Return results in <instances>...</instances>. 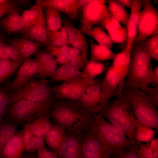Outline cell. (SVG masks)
<instances>
[{
  "label": "cell",
  "mask_w": 158,
  "mask_h": 158,
  "mask_svg": "<svg viewBox=\"0 0 158 158\" xmlns=\"http://www.w3.org/2000/svg\"><path fill=\"white\" fill-rule=\"evenodd\" d=\"M82 71L71 65L66 63L58 67L50 77L51 82H65L82 78Z\"/></svg>",
  "instance_id": "cell-25"
},
{
  "label": "cell",
  "mask_w": 158,
  "mask_h": 158,
  "mask_svg": "<svg viewBox=\"0 0 158 158\" xmlns=\"http://www.w3.org/2000/svg\"><path fill=\"white\" fill-rule=\"evenodd\" d=\"M91 60L99 62L113 59L116 54L110 48L99 44L90 43Z\"/></svg>",
  "instance_id": "cell-31"
},
{
  "label": "cell",
  "mask_w": 158,
  "mask_h": 158,
  "mask_svg": "<svg viewBox=\"0 0 158 158\" xmlns=\"http://www.w3.org/2000/svg\"><path fill=\"white\" fill-rule=\"evenodd\" d=\"M44 140L42 138L34 135L30 142L24 147V150L28 152L37 151L45 145Z\"/></svg>",
  "instance_id": "cell-45"
},
{
  "label": "cell",
  "mask_w": 158,
  "mask_h": 158,
  "mask_svg": "<svg viewBox=\"0 0 158 158\" xmlns=\"http://www.w3.org/2000/svg\"><path fill=\"white\" fill-rule=\"evenodd\" d=\"M56 100L54 96L39 102L20 101L8 107L3 120L19 125L23 122L28 124L50 113Z\"/></svg>",
  "instance_id": "cell-4"
},
{
  "label": "cell",
  "mask_w": 158,
  "mask_h": 158,
  "mask_svg": "<svg viewBox=\"0 0 158 158\" xmlns=\"http://www.w3.org/2000/svg\"><path fill=\"white\" fill-rule=\"evenodd\" d=\"M40 8V7L35 5L30 9L22 11L21 16L25 24L23 33V36L28 33L36 22L39 14Z\"/></svg>",
  "instance_id": "cell-36"
},
{
  "label": "cell",
  "mask_w": 158,
  "mask_h": 158,
  "mask_svg": "<svg viewBox=\"0 0 158 158\" xmlns=\"http://www.w3.org/2000/svg\"><path fill=\"white\" fill-rule=\"evenodd\" d=\"M152 158H158V150L153 152Z\"/></svg>",
  "instance_id": "cell-57"
},
{
  "label": "cell",
  "mask_w": 158,
  "mask_h": 158,
  "mask_svg": "<svg viewBox=\"0 0 158 158\" xmlns=\"http://www.w3.org/2000/svg\"><path fill=\"white\" fill-rule=\"evenodd\" d=\"M23 37L39 42L46 47L49 45L45 18L42 8L40 7L39 15L35 23Z\"/></svg>",
  "instance_id": "cell-20"
},
{
  "label": "cell",
  "mask_w": 158,
  "mask_h": 158,
  "mask_svg": "<svg viewBox=\"0 0 158 158\" xmlns=\"http://www.w3.org/2000/svg\"><path fill=\"white\" fill-rule=\"evenodd\" d=\"M22 131L23 141L24 147L30 142L34 135L27 124L22 130Z\"/></svg>",
  "instance_id": "cell-50"
},
{
  "label": "cell",
  "mask_w": 158,
  "mask_h": 158,
  "mask_svg": "<svg viewBox=\"0 0 158 158\" xmlns=\"http://www.w3.org/2000/svg\"><path fill=\"white\" fill-rule=\"evenodd\" d=\"M95 80L81 78L62 82L53 87L54 95L56 100L77 101Z\"/></svg>",
  "instance_id": "cell-9"
},
{
  "label": "cell",
  "mask_w": 158,
  "mask_h": 158,
  "mask_svg": "<svg viewBox=\"0 0 158 158\" xmlns=\"http://www.w3.org/2000/svg\"><path fill=\"white\" fill-rule=\"evenodd\" d=\"M66 135V132L63 129L53 124L45 138L46 143L52 151L58 154Z\"/></svg>",
  "instance_id": "cell-27"
},
{
  "label": "cell",
  "mask_w": 158,
  "mask_h": 158,
  "mask_svg": "<svg viewBox=\"0 0 158 158\" xmlns=\"http://www.w3.org/2000/svg\"><path fill=\"white\" fill-rule=\"evenodd\" d=\"M93 131L102 142L111 157L131 149L133 145L123 133L108 123L101 115L94 114Z\"/></svg>",
  "instance_id": "cell-5"
},
{
  "label": "cell",
  "mask_w": 158,
  "mask_h": 158,
  "mask_svg": "<svg viewBox=\"0 0 158 158\" xmlns=\"http://www.w3.org/2000/svg\"><path fill=\"white\" fill-rule=\"evenodd\" d=\"M117 1L123 6H126L130 8L132 4V0H117Z\"/></svg>",
  "instance_id": "cell-53"
},
{
  "label": "cell",
  "mask_w": 158,
  "mask_h": 158,
  "mask_svg": "<svg viewBox=\"0 0 158 158\" xmlns=\"http://www.w3.org/2000/svg\"><path fill=\"white\" fill-rule=\"evenodd\" d=\"M107 1L109 9L111 14L126 28L130 15L126 11L123 6L117 1L110 0Z\"/></svg>",
  "instance_id": "cell-33"
},
{
  "label": "cell",
  "mask_w": 158,
  "mask_h": 158,
  "mask_svg": "<svg viewBox=\"0 0 158 158\" xmlns=\"http://www.w3.org/2000/svg\"><path fill=\"white\" fill-rule=\"evenodd\" d=\"M50 114L54 124L66 132L84 135L93 130L94 114L88 111L77 101L56 100Z\"/></svg>",
  "instance_id": "cell-1"
},
{
  "label": "cell",
  "mask_w": 158,
  "mask_h": 158,
  "mask_svg": "<svg viewBox=\"0 0 158 158\" xmlns=\"http://www.w3.org/2000/svg\"><path fill=\"white\" fill-rule=\"evenodd\" d=\"M90 0H79V9L83 8L90 1Z\"/></svg>",
  "instance_id": "cell-55"
},
{
  "label": "cell",
  "mask_w": 158,
  "mask_h": 158,
  "mask_svg": "<svg viewBox=\"0 0 158 158\" xmlns=\"http://www.w3.org/2000/svg\"><path fill=\"white\" fill-rule=\"evenodd\" d=\"M105 2L104 0H90L82 8L81 28H88L100 24L104 20L111 15Z\"/></svg>",
  "instance_id": "cell-10"
},
{
  "label": "cell",
  "mask_w": 158,
  "mask_h": 158,
  "mask_svg": "<svg viewBox=\"0 0 158 158\" xmlns=\"http://www.w3.org/2000/svg\"><path fill=\"white\" fill-rule=\"evenodd\" d=\"M24 147L22 130L16 133L9 140L2 151V158H21Z\"/></svg>",
  "instance_id": "cell-24"
},
{
  "label": "cell",
  "mask_w": 158,
  "mask_h": 158,
  "mask_svg": "<svg viewBox=\"0 0 158 158\" xmlns=\"http://www.w3.org/2000/svg\"><path fill=\"white\" fill-rule=\"evenodd\" d=\"M101 26L107 31L113 43H121L126 40L127 30L111 15L104 20Z\"/></svg>",
  "instance_id": "cell-19"
},
{
  "label": "cell",
  "mask_w": 158,
  "mask_h": 158,
  "mask_svg": "<svg viewBox=\"0 0 158 158\" xmlns=\"http://www.w3.org/2000/svg\"><path fill=\"white\" fill-rule=\"evenodd\" d=\"M20 13V10L15 0H7L0 4V18L9 14Z\"/></svg>",
  "instance_id": "cell-44"
},
{
  "label": "cell",
  "mask_w": 158,
  "mask_h": 158,
  "mask_svg": "<svg viewBox=\"0 0 158 158\" xmlns=\"http://www.w3.org/2000/svg\"><path fill=\"white\" fill-rule=\"evenodd\" d=\"M136 118L141 123L153 129H158L157 108L139 88L124 87Z\"/></svg>",
  "instance_id": "cell-6"
},
{
  "label": "cell",
  "mask_w": 158,
  "mask_h": 158,
  "mask_svg": "<svg viewBox=\"0 0 158 158\" xmlns=\"http://www.w3.org/2000/svg\"><path fill=\"white\" fill-rule=\"evenodd\" d=\"M15 1L17 4L25 5L29 4V1L28 0H15Z\"/></svg>",
  "instance_id": "cell-56"
},
{
  "label": "cell",
  "mask_w": 158,
  "mask_h": 158,
  "mask_svg": "<svg viewBox=\"0 0 158 158\" xmlns=\"http://www.w3.org/2000/svg\"><path fill=\"white\" fill-rule=\"evenodd\" d=\"M131 51L125 48L116 55L113 59L111 66L118 73L121 80L115 93L116 97L120 95L124 89V83L131 63Z\"/></svg>",
  "instance_id": "cell-15"
},
{
  "label": "cell",
  "mask_w": 158,
  "mask_h": 158,
  "mask_svg": "<svg viewBox=\"0 0 158 158\" xmlns=\"http://www.w3.org/2000/svg\"><path fill=\"white\" fill-rule=\"evenodd\" d=\"M143 9L139 14L138 33L135 43L144 44L148 37L158 34V13L150 0H141Z\"/></svg>",
  "instance_id": "cell-8"
},
{
  "label": "cell",
  "mask_w": 158,
  "mask_h": 158,
  "mask_svg": "<svg viewBox=\"0 0 158 158\" xmlns=\"http://www.w3.org/2000/svg\"><path fill=\"white\" fill-rule=\"evenodd\" d=\"M49 45L59 46L70 44L66 24L53 33L48 39Z\"/></svg>",
  "instance_id": "cell-39"
},
{
  "label": "cell",
  "mask_w": 158,
  "mask_h": 158,
  "mask_svg": "<svg viewBox=\"0 0 158 158\" xmlns=\"http://www.w3.org/2000/svg\"><path fill=\"white\" fill-rule=\"evenodd\" d=\"M66 138L59 151L58 158H82L84 135L66 132Z\"/></svg>",
  "instance_id": "cell-14"
},
{
  "label": "cell",
  "mask_w": 158,
  "mask_h": 158,
  "mask_svg": "<svg viewBox=\"0 0 158 158\" xmlns=\"http://www.w3.org/2000/svg\"><path fill=\"white\" fill-rule=\"evenodd\" d=\"M143 92L146 95L158 108V86L152 87H147Z\"/></svg>",
  "instance_id": "cell-46"
},
{
  "label": "cell",
  "mask_w": 158,
  "mask_h": 158,
  "mask_svg": "<svg viewBox=\"0 0 158 158\" xmlns=\"http://www.w3.org/2000/svg\"><path fill=\"white\" fill-rule=\"evenodd\" d=\"M144 46L151 59L158 61V35L146 39Z\"/></svg>",
  "instance_id": "cell-42"
},
{
  "label": "cell",
  "mask_w": 158,
  "mask_h": 158,
  "mask_svg": "<svg viewBox=\"0 0 158 158\" xmlns=\"http://www.w3.org/2000/svg\"><path fill=\"white\" fill-rule=\"evenodd\" d=\"M5 39L4 35L0 31V53L3 46L5 44Z\"/></svg>",
  "instance_id": "cell-54"
},
{
  "label": "cell",
  "mask_w": 158,
  "mask_h": 158,
  "mask_svg": "<svg viewBox=\"0 0 158 158\" xmlns=\"http://www.w3.org/2000/svg\"><path fill=\"white\" fill-rule=\"evenodd\" d=\"M9 44L16 49L23 59H26L34 55L43 44L25 37L10 39Z\"/></svg>",
  "instance_id": "cell-21"
},
{
  "label": "cell",
  "mask_w": 158,
  "mask_h": 158,
  "mask_svg": "<svg viewBox=\"0 0 158 158\" xmlns=\"http://www.w3.org/2000/svg\"><path fill=\"white\" fill-rule=\"evenodd\" d=\"M66 24L70 44L80 50L87 57L88 44L86 36L80 29L76 28L71 21H68Z\"/></svg>",
  "instance_id": "cell-26"
},
{
  "label": "cell",
  "mask_w": 158,
  "mask_h": 158,
  "mask_svg": "<svg viewBox=\"0 0 158 158\" xmlns=\"http://www.w3.org/2000/svg\"><path fill=\"white\" fill-rule=\"evenodd\" d=\"M7 0H0V4L4 3Z\"/></svg>",
  "instance_id": "cell-58"
},
{
  "label": "cell",
  "mask_w": 158,
  "mask_h": 158,
  "mask_svg": "<svg viewBox=\"0 0 158 158\" xmlns=\"http://www.w3.org/2000/svg\"><path fill=\"white\" fill-rule=\"evenodd\" d=\"M131 59L124 87H137L143 91L150 84L153 72L151 58L145 48L144 43H134Z\"/></svg>",
  "instance_id": "cell-3"
},
{
  "label": "cell",
  "mask_w": 158,
  "mask_h": 158,
  "mask_svg": "<svg viewBox=\"0 0 158 158\" xmlns=\"http://www.w3.org/2000/svg\"><path fill=\"white\" fill-rule=\"evenodd\" d=\"M88 61L87 57L78 49L69 45V51L66 63L78 69H83Z\"/></svg>",
  "instance_id": "cell-34"
},
{
  "label": "cell",
  "mask_w": 158,
  "mask_h": 158,
  "mask_svg": "<svg viewBox=\"0 0 158 158\" xmlns=\"http://www.w3.org/2000/svg\"><path fill=\"white\" fill-rule=\"evenodd\" d=\"M139 146L138 156L143 158H152L153 151L147 144L144 145L141 142L137 143Z\"/></svg>",
  "instance_id": "cell-47"
},
{
  "label": "cell",
  "mask_w": 158,
  "mask_h": 158,
  "mask_svg": "<svg viewBox=\"0 0 158 158\" xmlns=\"http://www.w3.org/2000/svg\"><path fill=\"white\" fill-rule=\"evenodd\" d=\"M0 27L9 35L16 33L23 34L25 24L20 13L14 12L0 18Z\"/></svg>",
  "instance_id": "cell-23"
},
{
  "label": "cell",
  "mask_w": 158,
  "mask_h": 158,
  "mask_svg": "<svg viewBox=\"0 0 158 158\" xmlns=\"http://www.w3.org/2000/svg\"><path fill=\"white\" fill-rule=\"evenodd\" d=\"M38 69V64L35 58L26 59L16 71L15 79L7 85L8 93L14 92L24 87L34 76L37 75Z\"/></svg>",
  "instance_id": "cell-12"
},
{
  "label": "cell",
  "mask_w": 158,
  "mask_h": 158,
  "mask_svg": "<svg viewBox=\"0 0 158 158\" xmlns=\"http://www.w3.org/2000/svg\"><path fill=\"white\" fill-rule=\"evenodd\" d=\"M28 158H37V157H36L33 156H29Z\"/></svg>",
  "instance_id": "cell-59"
},
{
  "label": "cell",
  "mask_w": 158,
  "mask_h": 158,
  "mask_svg": "<svg viewBox=\"0 0 158 158\" xmlns=\"http://www.w3.org/2000/svg\"><path fill=\"white\" fill-rule=\"evenodd\" d=\"M138 145H135L129 150L111 158H138Z\"/></svg>",
  "instance_id": "cell-48"
},
{
  "label": "cell",
  "mask_w": 158,
  "mask_h": 158,
  "mask_svg": "<svg viewBox=\"0 0 158 158\" xmlns=\"http://www.w3.org/2000/svg\"><path fill=\"white\" fill-rule=\"evenodd\" d=\"M37 61V76L41 79L50 77L58 68L56 61L47 49H40L34 55Z\"/></svg>",
  "instance_id": "cell-16"
},
{
  "label": "cell",
  "mask_w": 158,
  "mask_h": 158,
  "mask_svg": "<svg viewBox=\"0 0 158 158\" xmlns=\"http://www.w3.org/2000/svg\"><path fill=\"white\" fill-rule=\"evenodd\" d=\"M147 144L153 151L158 150V138H153Z\"/></svg>",
  "instance_id": "cell-52"
},
{
  "label": "cell",
  "mask_w": 158,
  "mask_h": 158,
  "mask_svg": "<svg viewBox=\"0 0 158 158\" xmlns=\"http://www.w3.org/2000/svg\"><path fill=\"white\" fill-rule=\"evenodd\" d=\"M150 84L153 87L158 86V66H156L153 70L152 80Z\"/></svg>",
  "instance_id": "cell-51"
},
{
  "label": "cell",
  "mask_w": 158,
  "mask_h": 158,
  "mask_svg": "<svg viewBox=\"0 0 158 158\" xmlns=\"http://www.w3.org/2000/svg\"><path fill=\"white\" fill-rule=\"evenodd\" d=\"M82 158H111L102 142L92 130L83 136Z\"/></svg>",
  "instance_id": "cell-13"
},
{
  "label": "cell",
  "mask_w": 158,
  "mask_h": 158,
  "mask_svg": "<svg viewBox=\"0 0 158 158\" xmlns=\"http://www.w3.org/2000/svg\"><path fill=\"white\" fill-rule=\"evenodd\" d=\"M79 0H37L36 5L42 8L52 6L66 15L72 20L76 19L79 9Z\"/></svg>",
  "instance_id": "cell-17"
},
{
  "label": "cell",
  "mask_w": 158,
  "mask_h": 158,
  "mask_svg": "<svg viewBox=\"0 0 158 158\" xmlns=\"http://www.w3.org/2000/svg\"><path fill=\"white\" fill-rule=\"evenodd\" d=\"M19 124L2 120L0 122V158L3 149L9 140L16 133Z\"/></svg>",
  "instance_id": "cell-32"
},
{
  "label": "cell",
  "mask_w": 158,
  "mask_h": 158,
  "mask_svg": "<svg viewBox=\"0 0 158 158\" xmlns=\"http://www.w3.org/2000/svg\"><path fill=\"white\" fill-rule=\"evenodd\" d=\"M141 6V0H132L130 14L126 28L127 38L125 48L131 51L138 34L139 14Z\"/></svg>",
  "instance_id": "cell-18"
},
{
  "label": "cell",
  "mask_w": 158,
  "mask_h": 158,
  "mask_svg": "<svg viewBox=\"0 0 158 158\" xmlns=\"http://www.w3.org/2000/svg\"><path fill=\"white\" fill-rule=\"evenodd\" d=\"M49 83L46 79H31L21 89L8 93L10 105L21 100L39 102L54 96L53 87Z\"/></svg>",
  "instance_id": "cell-7"
},
{
  "label": "cell",
  "mask_w": 158,
  "mask_h": 158,
  "mask_svg": "<svg viewBox=\"0 0 158 158\" xmlns=\"http://www.w3.org/2000/svg\"><path fill=\"white\" fill-rule=\"evenodd\" d=\"M51 118L50 113L40 116L27 125L34 135L45 140L47 134L53 124Z\"/></svg>",
  "instance_id": "cell-28"
},
{
  "label": "cell",
  "mask_w": 158,
  "mask_h": 158,
  "mask_svg": "<svg viewBox=\"0 0 158 158\" xmlns=\"http://www.w3.org/2000/svg\"><path fill=\"white\" fill-rule=\"evenodd\" d=\"M80 30L83 34L94 39L99 44L110 48L112 47L113 42L111 40L101 25L81 28Z\"/></svg>",
  "instance_id": "cell-29"
},
{
  "label": "cell",
  "mask_w": 158,
  "mask_h": 158,
  "mask_svg": "<svg viewBox=\"0 0 158 158\" xmlns=\"http://www.w3.org/2000/svg\"><path fill=\"white\" fill-rule=\"evenodd\" d=\"M104 64L101 62L88 60L85 68L82 71V78L92 80L102 74L105 70Z\"/></svg>",
  "instance_id": "cell-37"
},
{
  "label": "cell",
  "mask_w": 158,
  "mask_h": 158,
  "mask_svg": "<svg viewBox=\"0 0 158 158\" xmlns=\"http://www.w3.org/2000/svg\"><path fill=\"white\" fill-rule=\"evenodd\" d=\"M156 133L153 128L142 124L136 129L135 139L138 142L148 143L154 138Z\"/></svg>",
  "instance_id": "cell-40"
},
{
  "label": "cell",
  "mask_w": 158,
  "mask_h": 158,
  "mask_svg": "<svg viewBox=\"0 0 158 158\" xmlns=\"http://www.w3.org/2000/svg\"><path fill=\"white\" fill-rule=\"evenodd\" d=\"M138 158H142V157H139V156H138Z\"/></svg>",
  "instance_id": "cell-60"
},
{
  "label": "cell",
  "mask_w": 158,
  "mask_h": 158,
  "mask_svg": "<svg viewBox=\"0 0 158 158\" xmlns=\"http://www.w3.org/2000/svg\"><path fill=\"white\" fill-rule=\"evenodd\" d=\"M25 59L14 62L7 59H0V84L12 75Z\"/></svg>",
  "instance_id": "cell-35"
},
{
  "label": "cell",
  "mask_w": 158,
  "mask_h": 158,
  "mask_svg": "<svg viewBox=\"0 0 158 158\" xmlns=\"http://www.w3.org/2000/svg\"><path fill=\"white\" fill-rule=\"evenodd\" d=\"M0 59H7L18 62L23 59L18 52L13 47L5 44L3 46L0 53Z\"/></svg>",
  "instance_id": "cell-41"
},
{
  "label": "cell",
  "mask_w": 158,
  "mask_h": 158,
  "mask_svg": "<svg viewBox=\"0 0 158 158\" xmlns=\"http://www.w3.org/2000/svg\"><path fill=\"white\" fill-rule=\"evenodd\" d=\"M37 158H58V154L48 150L45 145L37 151Z\"/></svg>",
  "instance_id": "cell-49"
},
{
  "label": "cell",
  "mask_w": 158,
  "mask_h": 158,
  "mask_svg": "<svg viewBox=\"0 0 158 158\" xmlns=\"http://www.w3.org/2000/svg\"><path fill=\"white\" fill-rule=\"evenodd\" d=\"M10 105V100L7 91V85L0 86V122L3 120L6 109Z\"/></svg>",
  "instance_id": "cell-43"
},
{
  "label": "cell",
  "mask_w": 158,
  "mask_h": 158,
  "mask_svg": "<svg viewBox=\"0 0 158 158\" xmlns=\"http://www.w3.org/2000/svg\"><path fill=\"white\" fill-rule=\"evenodd\" d=\"M45 7V20L48 40L51 35L61 26V20L59 11L56 8L52 6Z\"/></svg>",
  "instance_id": "cell-30"
},
{
  "label": "cell",
  "mask_w": 158,
  "mask_h": 158,
  "mask_svg": "<svg viewBox=\"0 0 158 158\" xmlns=\"http://www.w3.org/2000/svg\"><path fill=\"white\" fill-rule=\"evenodd\" d=\"M102 81L95 80L90 85L77 101L89 112L97 114L108 104L105 102L101 90Z\"/></svg>",
  "instance_id": "cell-11"
},
{
  "label": "cell",
  "mask_w": 158,
  "mask_h": 158,
  "mask_svg": "<svg viewBox=\"0 0 158 158\" xmlns=\"http://www.w3.org/2000/svg\"><path fill=\"white\" fill-rule=\"evenodd\" d=\"M121 80L118 73L111 66L107 70L101 84V90L103 97L108 104Z\"/></svg>",
  "instance_id": "cell-22"
},
{
  "label": "cell",
  "mask_w": 158,
  "mask_h": 158,
  "mask_svg": "<svg viewBox=\"0 0 158 158\" xmlns=\"http://www.w3.org/2000/svg\"><path fill=\"white\" fill-rule=\"evenodd\" d=\"M69 44L59 46L49 45L46 48L61 65L66 63L68 54Z\"/></svg>",
  "instance_id": "cell-38"
},
{
  "label": "cell",
  "mask_w": 158,
  "mask_h": 158,
  "mask_svg": "<svg viewBox=\"0 0 158 158\" xmlns=\"http://www.w3.org/2000/svg\"><path fill=\"white\" fill-rule=\"evenodd\" d=\"M124 134L133 145H137L136 128L142 123L135 118L124 89L122 93L101 109L97 114Z\"/></svg>",
  "instance_id": "cell-2"
}]
</instances>
